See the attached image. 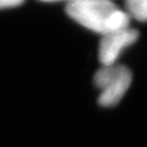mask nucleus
<instances>
[{"instance_id": "nucleus-1", "label": "nucleus", "mask_w": 147, "mask_h": 147, "mask_svg": "<svg viewBox=\"0 0 147 147\" xmlns=\"http://www.w3.org/2000/svg\"><path fill=\"white\" fill-rule=\"evenodd\" d=\"M68 16L80 25L100 35L130 27V16L106 0H72L65 5Z\"/></svg>"}, {"instance_id": "nucleus-2", "label": "nucleus", "mask_w": 147, "mask_h": 147, "mask_svg": "<svg viewBox=\"0 0 147 147\" xmlns=\"http://www.w3.org/2000/svg\"><path fill=\"white\" fill-rule=\"evenodd\" d=\"M131 70L122 64L101 67L95 73V86L100 90L98 105L110 108L118 105L132 83Z\"/></svg>"}, {"instance_id": "nucleus-3", "label": "nucleus", "mask_w": 147, "mask_h": 147, "mask_svg": "<svg viewBox=\"0 0 147 147\" xmlns=\"http://www.w3.org/2000/svg\"><path fill=\"white\" fill-rule=\"evenodd\" d=\"M140 33L133 28H123L101 37L98 49V58L102 67L116 64L122 51L131 47L138 39Z\"/></svg>"}, {"instance_id": "nucleus-4", "label": "nucleus", "mask_w": 147, "mask_h": 147, "mask_svg": "<svg viewBox=\"0 0 147 147\" xmlns=\"http://www.w3.org/2000/svg\"><path fill=\"white\" fill-rule=\"evenodd\" d=\"M130 19L147 22V0H129L125 2V10Z\"/></svg>"}, {"instance_id": "nucleus-5", "label": "nucleus", "mask_w": 147, "mask_h": 147, "mask_svg": "<svg viewBox=\"0 0 147 147\" xmlns=\"http://www.w3.org/2000/svg\"><path fill=\"white\" fill-rule=\"evenodd\" d=\"M23 5V1L20 0H0V10L12 9Z\"/></svg>"}]
</instances>
